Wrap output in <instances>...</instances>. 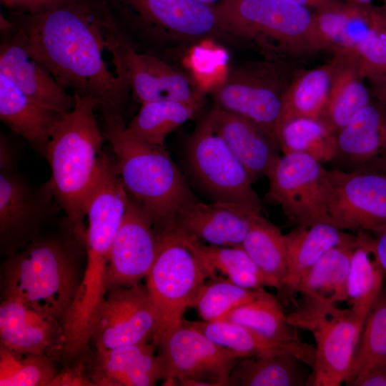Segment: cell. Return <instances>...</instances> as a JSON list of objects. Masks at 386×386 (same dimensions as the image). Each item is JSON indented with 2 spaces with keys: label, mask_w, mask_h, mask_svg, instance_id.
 <instances>
[{
  "label": "cell",
  "mask_w": 386,
  "mask_h": 386,
  "mask_svg": "<svg viewBox=\"0 0 386 386\" xmlns=\"http://www.w3.org/2000/svg\"><path fill=\"white\" fill-rule=\"evenodd\" d=\"M355 236L328 222L296 227L285 234L288 273L282 295L295 302L296 287L307 271L329 250Z\"/></svg>",
  "instance_id": "83f0119b"
},
{
  "label": "cell",
  "mask_w": 386,
  "mask_h": 386,
  "mask_svg": "<svg viewBox=\"0 0 386 386\" xmlns=\"http://www.w3.org/2000/svg\"><path fill=\"white\" fill-rule=\"evenodd\" d=\"M256 214L259 213L236 204H207L195 198L178 212L173 226L209 245L241 246Z\"/></svg>",
  "instance_id": "7402d4cb"
},
{
  "label": "cell",
  "mask_w": 386,
  "mask_h": 386,
  "mask_svg": "<svg viewBox=\"0 0 386 386\" xmlns=\"http://www.w3.org/2000/svg\"><path fill=\"white\" fill-rule=\"evenodd\" d=\"M19 152L9 139L0 137V170L15 168Z\"/></svg>",
  "instance_id": "f6af8a7d"
},
{
  "label": "cell",
  "mask_w": 386,
  "mask_h": 386,
  "mask_svg": "<svg viewBox=\"0 0 386 386\" xmlns=\"http://www.w3.org/2000/svg\"><path fill=\"white\" fill-rule=\"evenodd\" d=\"M364 321L350 308L336 307L310 330L315 343L313 386H340L347 380Z\"/></svg>",
  "instance_id": "d6986e66"
},
{
  "label": "cell",
  "mask_w": 386,
  "mask_h": 386,
  "mask_svg": "<svg viewBox=\"0 0 386 386\" xmlns=\"http://www.w3.org/2000/svg\"><path fill=\"white\" fill-rule=\"evenodd\" d=\"M214 343L231 350L241 357L291 353L312 369L315 347L301 341L282 342L267 338L239 324L226 321H187L183 322Z\"/></svg>",
  "instance_id": "f1b7e54d"
},
{
  "label": "cell",
  "mask_w": 386,
  "mask_h": 386,
  "mask_svg": "<svg viewBox=\"0 0 386 386\" xmlns=\"http://www.w3.org/2000/svg\"><path fill=\"white\" fill-rule=\"evenodd\" d=\"M49 355L19 354L0 345L1 386H51L58 375Z\"/></svg>",
  "instance_id": "f35d334b"
},
{
  "label": "cell",
  "mask_w": 386,
  "mask_h": 386,
  "mask_svg": "<svg viewBox=\"0 0 386 386\" xmlns=\"http://www.w3.org/2000/svg\"><path fill=\"white\" fill-rule=\"evenodd\" d=\"M63 327L24 303L1 297L0 345L19 354L49 355L56 360Z\"/></svg>",
  "instance_id": "cb8c5ba5"
},
{
  "label": "cell",
  "mask_w": 386,
  "mask_h": 386,
  "mask_svg": "<svg viewBox=\"0 0 386 386\" xmlns=\"http://www.w3.org/2000/svg\"><path fill=\"white\" fill-rule=\"evenodd\" d=\"M117 26L138 51L169 61L202 41L235 43L219 28L212 5L199 0H103Z\"/></svg>",
  "instance_id": "277c9868"
},
{
  "label": "cell",
  "mask_w": 386,
  "mask_h": 386,
  "mask_svg": "<svg viewBox=\"0 0 386 386\" xmlns=\"http://www.w3.org/2000/svg\"><path fill=\"white\" fill-rule=\"evenodd\" d=\"M199 254L213 274L220 270L235 284L251 290L266 286L264 276L241 246L221 247L204 244L194 238Z\"/></svg>",
  "instance_id": "74e56055"
},
{
  "label": "cell",
  "mask_w": 386,
  "mask_h": 386,
  "mask_svg": "<svg viewBox=\"0 0 386 386\" xmlns=\"http://www.w3.org/2000/svg\"><path fill=\"white\" fill-rule=\"evenodd\" d=\"M386 360V289L381 292L365 320L345 384L364 370Z\"/></svg>",
  "instance_id": "ab89813d"
},
{
  "label": "cell",
  "mask_w": 386,
  "mask_h": 386,
  "mask_svg": "<svg viewBox=\"0 0 386 386\" xmlns=\"http://www.w3.org/2000/svg\"><path fill=\"white\" fill-rule=\"evenodd\" d=\"M314 11L332 9L341 4L340 0H290Z\"/></svg>",
  "instance_id": "7dc6e473"
},
{
  "label": "cell",
  "mask_w": 386,
  "mask_h": 386,
  "mask_svg": "<svg viewBox=\"0 0 386 386\" xmlns=\"http://www.w3.org/2000/svg\"><path fill=\"white\" fill-rule=\"evenodd\" d=\"M332 52L330 88L320 119L337 134L372 96L355 49H337Z\"/></svg>",
  "instance_id": "4316f807"
},
{
  "label": "cell",
  "mask_w": 386,
  "mask_h": 386,
  "mask_svg": "<svg viewBox=\"0 0 386 386\" xmlns=\"http://www.w3.org/2000/svg\"><path fill=\"white\" fill-rule=\"evenodd\" d=\"M62 115L32 101L0 74L1 121L43 156Z\"/></svg>",
  "instance_id": "f546056e"
},
{
  "label": "cell",
  "mask_w": 386,
  "mask_h": 386,
  "mask_svg": "<svg viewBox=\"0 0 386 386\" xmlns=\"http://www.w3.org/2000/svg\"><path fill=\"white\" fill-rule=\"evenodd\" d=\"M155 326L153 305L146 284L117 287L107 292L90 343L94 350L147 342Z\"/></svg>",
  "instance_id": "2e32d148"
},
{
  "label": "cell",
  "mask_w": 386,
  "mask_h": 386,
  "mask_svg": "<svg viewBox=\"0 0 386 386\" xmlns=\"http://www.w3.org/2000/svg\"><path fill=\"white\" fill-rule=\"evenodd\" d=\"M212 6L224 34L254 43L265 59L292 61L321 51L314 11L290 0H222Z\"/></svg>",
  "instance_id": "5b68a950"
},
{
  "label": "cell",
  "mask_w": 386,
  "mask_h": 386,
  "mask_svg": "<svg viewBox=\"0 0 386 386\" xmlns=\"http://www.w3.org/2000/svg\"><path fill=\"white\" fill-rule=\"evenodd\" d=\"M360 71L366 79L372 76L386 74V41L375 34L355 48Z\"/></svg>",
  "instance_id": "b9f144b4"
},
{
  "label": "cell",
  "mask_w": 386,
  "mask_h": 386,
  "mask_svg": "<svg viewBox=\"0 0 386 386\" xmlns=\"http://www.w3.org/2000/svg\"><path fill=\"white\" fill-rule=\"evenodd\" d=\"M129 201L114 154L103 151L99 176L85 205L86 264L79 294L86 300L97 302L105 295L110 249Z\"/></svg>",
  "instance_id": "ba28073f"
},
{
  "label": "cell",
  "mask_w": 386,
  "mask_h": 386,
  "mask_svg": "<svg viewBox=\"0 0 386 386\" xmlns=\"http://www.w3.org/2000/svg\"><path fill=\"white\" fill-rule=\"evenodd\" d=\"M61 210L49 182L34 185L14 169L0 170V251L11 255L44 234Z\"/></svg>",
  "instance_id": "7c38bea8"
},
{
  "label": "cell",
  "mask_w": 386,
  "mask_h": 386,
  "mask_svg": "<svg viewBox=\"0 0 386 386\" xmlns=\"http://www.w3.org/2000/svg\"><path fill=\"white\" fill-rule=\"evenodd\" d=\"M372 98L386 105V74L366 79Z\"/></svg>",
  "instance_id": "bcb514c9"
},
{
  "label": "cell",
  "mask_w": 386,
  "mask_h": 386,
  "mask_svg": "<svg viewBox=\"0 0 386 386\" xmlns=\"http://www.w3.org/2000/svg\"><path fill=\"white\" fill-rule=\"evenodd\" d=\"M216 132L247 169L254 182L279 156L277 136L240 115L215 106L208 114Z\"/></svg>",
  "instance_id": "d4e9b609"
},
{
  "label": "cell",
  "mask_w": 386,
  "mask_h": 386,
  "mask_svg": "<svg viewBox=\"0 0 386 386\" xmlns=\"http://www.w3.org/2000/svg\"><path fill=\"white\" fill-rule=\"evenodd\" d=\"M199 1H200L202 3L209 4V5H214V4L221 1L222 0H199Z\"/></svg>",
  "instance_id": "f907efd6"
},
{
  "label": "cell",
  "mask_w": 386,
  "mask_h": 386,
  "mask_svg": "<svg viewBox=\"0 0 386 386\" xmlns=\"http://www.w3.org/2000/svg\"><path fill=\"white\" fill-rule=\"evenodd\" d=\"M205 282L190 307L204 321H217L234 307L254 299L262 290H251L235 284L227 279Z\"/></svg>",
  "instance_id": "60d3db41"
},
{
  "label": "cell",
  "mask_w": 386,
  "mask_h": 386,
  "mask_svg": "<svg viewBox=\"0 0 386 386\" xmlns=\"http://www.w3.org/2000/svg\"><path fill=\"white\" fill-rule=\"evenodd\" d=\"M330 84V61L312 69L297 68L284 95L278 127L292 119H320L327 100Z\"/></svg>",
  "instance_id": "836d02e7"
},
{
  "label": "cell",
  "mask_w": 386,
  "mask_h": 386,
  "mask_svg": "<svg viewBox=\"0 0 386 386\" xmlns=\"http://www.w3.org/2000/svg\"><path fill=\"white\" fill-rule=\"evenodd\" d=\"M379 35L386 41V29L380 32Z\"/></svg>",
  "instance_id": "f5cc1de1"
},
{
  "label": "cell",
  "mask_w": 386,
  "mask_h": 386,
  "mask_svg": "<svg viewBox=\"0 0 386 386\" xmlns=\"http://www.w3.org/2000/svg\"><path fill=\"white\" fill-rule=\"evenodd\" d=\"M347 283L349 307L362 321L383 287L385 274L375 247V237L369 232L355 233Z\"/></svg>",
  "instance_id": "1f68e13d"
},
{
  "label": "cell",
  "mask_w": 386,
  "mask_h": 386,
  "mask_svg": "<svg viewBox=\"0 0 386 386\" xmlns=\"http://www.w3.org/2000/svg\"><path fill=\"white\" fill-rule=\"evenodd\" d=\"M297 69L290 60L265 58L234 65L215 92V106L277 136L284 95Z\"/></svg>",
  "instance_id": "9c48e42d"
},
{
  "label": "cell",
  "mask_w": 386,
  "mask_h": 386,
  "mask_svg": "<svg viewBox=\"0 0 386 386\" xmlns=\"http://www.w3.org/2000/svg\"><path fill=\"white\" fill-rule=\"evenodd\" d=\"M182 324L157 346L164 380L184 386H227L229 375L242 357Z\"/></svg>",
  "instance_id": "5bb4252c"
},
{
  "label": "cell",
  "mask_w": 386,
  "mask_h": 386,
  "mask_svg": "<svg viewBox=\"0 0 386 386\" xmlns=\"http://www.w3.org/2000/svg\"><path fill=\"white\" fill-rule=\"evenodd\" d=\"M125 127L102 129L124 187L159 229L171 228L181 208L196 197L167 149L131 137Z\"/></svg>",
  "instance_id": "8992f818"
},
{
  "label": "cell",
  "mask_w": 386,
  "mask_h": 386,
  "mask_svg": "<svg viewBox=\"0 0 386 386\" xmlns=\"http://www.w3.org/2000/svg\"><path fill=\"white\" fill-rule=\"evenodd\" d=\"M162 232L129 197L110 249L106 272L107 292L132 286L147 277L158 252Z\"/></svg>",
  "instance_id": "e0dca14e"
},
{
  "label": "cell",
  "mask_w": 386,
  "mask_h": 386,
  "mask_svg": "<svg viewBox=\"0 0 386 386\" xmlns=\"http://www.w3.org/2000/svg\"><path fill=\"white\" fill-rule=\"evenodd\" d=\"M214 274L197 251L194 238L174 226L161 234L155 261L146 277L155 326L152 342L157 348L168 334L180 327L208 277Z\"/></svg>",
  "instance_id": "52a82bcc"
},
{
  "label": "cell",
  "mask_w": 386,
  "mask_h": 386,
  "mask_svg": "<svg viewBox=\"0 0 386 386\" xmlns=\"http://www.w3.org/2000/svg\"><path fill=\"white\" fill-rule=\"evenodd\" d=\"M72 0H11V11L39 14L59 9Z\"/></svg>",
  "instance_id": "7bdbcfd3"
},
{
  "label": "cell",
  "mask_w": 386,
  "mask_h": 386,
  "mask_svg": "<svg viewBox=\"0 0 386 386\" xmlns=\"http://www.w3.org/2000/svg\"><path fill=\"white\" fill-rule=\"evenodd\" d=\"M277 137L282 154H307L322 164L334 158L336 134L320 119L287 120L278 127Z\"/></svg>",
  "instance_id": "8d00e7d4"
},
{
  "label": "cell",
  "mask_w": 386,
  "mask_h": 386,
  "mask_svg": "<svg viewBox=\"0 0 386 386\" xmlns=\"http://www.w3.org/2000/svg\"><path fill=\"white\" fill-rule=\"evenodd\" d=\"M241 247L262 273L266 286L283 294L288 269L285 238L280 229L256 214Z\"/></svg>",
  "instance_id": "d6a6232c"
},
{
  "label": "cell",
  "mask_w": 386,
  "mask_h": 386,
  "mask_svg": "<svg viewBox=\"0 0 386 386\" xmlns=\"http://www.w3.org/2000/svg\"><path fill=\"white\" fill-rule=\"evenodd\" d=\"M201 108L172 101L143 103L124 131L140 142L166 148L167 135L194 117Z\"/></svg>",
  "instance_id": "e575fe53"
},
{
  "label": "cell",
  "mask_w": 386,
  "mask_h": 386,
  "mask_svg": "<svg viewBox=\"0 0 386 386\" xmlns=\"http://www.w3.org/2000/svg\"><path fill=\"white\" fill-rule=\"evenodd\" d=\"M355 237L325 253L303 276L295 292L302 300L287 315L297 328L311 330L316 323L347 301V283Z\"/></svg>",
  "instance_id": "ac0fdd59"
},
{
  "label": "cell",
  "mask_w": 386,
  "mask_h": 386,
  "mask_svg": "<svg viewBox=\"0 0 386 386\" xmlns=\"http://www.w3.org/2000/svg\"><path fill=\"white\" fill-rule=\"evenodd\" d=\"M1 1L3 2L5 7H6L7 9L10 7L11 4V0H1Z\"/></svg>",
  "instance_id": "816d5d0a"
},
{
  "label": "cell",
  "mask_w": 386,
  "mask_h": 386,
  "mask_svg": "<svg viewBox=\"0 0 386 386\" xmlns=\"http://www.w3.org/2000/svg\"><path fill=\"white\" fill-rule=\"evenodd\" d=\"M151 342L94 350L87 360L91 385L153 386L164 370Z\"/></svg>",
  "instance_id": "603a6c76"
},
{
  "label": "cell",
  "mask_w": 386,
  "mask_h": 386,
  "mask_svg": "<svg viewBox=\"0 0 386 386\" xmlns=\"http://www.w3.org/2000/svg\"><path fill=\"white\" fill-rule=\"evenodd\" d=\"M347 386H386V360L364 370L345 383Z\"/></svg>",
  "instance_id": "ee69618b"
},
{
  "label": "cell",
  "mask_w": 386,
  "mask_h": 386,
  "mask_svg": "<svg viewBox=\"0 0 386 386\" xmlns=\"http://www.w3.org/2000/svg\"><path fill=\"white\" fill-rule=\"evenodd\" d=\"M385 172H386V161H385Z\"/></svg>",
  "instance_id": "11a10c76"
},
{
  "label": "cell",
  "mask_w": 386,
  "mask_h": 386,
  "mask_svg": "<svg viewBox=\"0 0 386 386\" xmlns=\"http://www.w3.org/2000/svg\"><path fill=\"white\" fill-rule=\"evenodd\" d=\"M85 242L65 217L17 252L1 269V297L20 301L64 327L82 276Z\"/></svg>",
  "instance_id": "7a4b0ae2"
},
{
  "label": "cell",
  "mask_w": 386,
  "mask_h": 386,
  "mask_svg": "<svg viewBox=\"0 0 386 386\" xmlns=\"http://www.w3.org/2000/svg\"><path fill=\"white\" fill-rule=\"evenodd\" d=\"M315 31L322 51L355 49L370 36L386 29L382 6L342 2L314 11Z\"/></svg>",
  "instance_id": "484cf974"
},
{
  "label": "cell",
  "mask_w": 386,
  "mask_h": 386,
  "mask_svg": "<svg viewBox=\"0 0 386 386\" xmlns=\"http://www.w3.org/2000/svg\"><path fill=\"white\" fill-rule=\"evenodd\" d=\"M312 385V369L291 353L240 358L227 386Z\"/></svg>",
  "instance_id": "4dcf8cb0"
},
{
  "label": "cell",
  "mask_w": 386,
  "mask_h": 386,
  "mask_svg": "<svg viewBox=\"0 0 386 386\" xmlns=\"http://www.w3.org/2000/svg\"><path fill=\"white\" fill-rule=\"evenodd\" d=\"M107 46L122 67L131 96L140 104L172 101L202 107L204 90L191 76L169 61L137 50L112 16L106 28Z\"/></svg>",
  "instance_id": "30bf717a"
},
{
  "label": "cell",
  "mask_w": 386,
  "mask_h": 386,
  "mask_svg": "<svg viewBox=\"0 0 386 386\" xmlns=\"http://www.w3.org/2000/svg\"><path fill=\"white\" fill-rule=\"evenodd\" d=\"M266 176L268 198L280 206L296 227L330 222L327 206V170L322 163L305 154H282Z\"/></svg>",
  "instance_id": "4fadbf2b"
},
{
  "label": "cell",
  "mask_w": 386,
  "mask_h": 386,
  "mask_svg": "<svg viewBox=\"0 0 386 386\" xmlns=\"http://www.w3.org/2000/svg\"><path fill=\"white\" fill-rule=\"evenodd\" d=\"M0 74L45 108L64 114L75 107L74 94L69 93L41 63L30 56L23 34L18 30L1 44Z\"/></svg>",
  "instance_id": "44dd1931"
},
{
  "label": "cell",
  "mask_w": 386,
  "mask_h": 386,
  "mask_svg": "<svg viewBox=\"0 0 386 386\" xmlns=\"http://www.w3.org/2000/svg\"><path fill=\"white\" fill-rule=\"evenodd\" d=\"M245 326L263 336L282 342L301 341L280 302L262 289L252 300L239 305L221 320Z\"/></svg>",
  "instance_id": "d590c367"
},
{
  "label": "cell",
  "mask_w": 386,
  "mask_h": 386,
  "mask_svg": "<svg viewBox=\"0 0 386 386\" xmlns=\"http://www.w3.org/2000/svg\"><path fill=\"white\" fill-rule=\"evenodd\" d=\"M74 94L75 107L58 121L44 157L54 197L72 230L85 242V205L99 176L105 138L95 117V101Z\"/></svg>",
  "instance_id": "3957f363"
},
{
  "label": "cell",
  "mask_w": 386,
  "mask_h": 386,
  "mask_svg": "<svg viewBox=\"0 0 386 386\" xmlns=\"http://www.w3.org/2000/svg\"><path fill=\"white\" fill-rule=\"evenodd\" d=\"M382 2V8L384 9L385 11L386 12V0H381Z\"/></svg>",
  "instance_id": "db71d44e"
},
{
  "label": "cell",
  "mask_w": 386,
  "mask_h": 386,
  "mask_svg": "<svg viewBox=\"0 0 386 386\" xmlns=\"http://www.w3.org/2000/svg\"><path fill=\"white\" fill-rule=\"evenodd\" d=\"M110 16L103 0H72L51 11H10L9 17L23 34L30 56L61 86L95 101L103 127L126 126L131 95L125 75L112 71L104 56Z\"/></svg>",
  "instance_id": "6da1fadb"
},
{
  "label": "cell",
  "mask_w": 386,
  "mask_h": 386,
  "mask_svg": "<svg viewBox=\"0 0 386 386\" xmlns=\"http://www.w3.org/2000/svg\"><path fill=\"white\" fill-rule=\"evenodd\" d=\"M386 105L372 98L336 134L332 162L344 171L385 172Z\"/></svg>",
  "instance_id": "ffe728a7"
},
{
  "label": "cell",
  "mask_w": 386,
  "mask_h": 386,
  "mask_svg": "<svg viewBox=\"0 0 386 386\" xmlns=\"http://www.w3.org/2000/svg\"><path fill=\"white\" fill-rule=\"evenodd\" d=\"M375 247L377 254L386 277V228L375 234Z\"/></svg>",
  "instance_id": "c3c4849f"
},
{
  "label": "cell",
  "mask_w": 386,
  "mask_h": 386,
  "mask_svg": "<svg viewBox=\"0 0 386 386\" xmlns=\"http://www.w3.org/2000/svg\"><path fill=\"white\" fill-rule=\"evenodd\" d=\"M330 221L350 232L386 228V172L327 170Z\"/></svg>",
  "instance_id": "9a60e30c"
},
{
  "label": "cell",
  "mask_w": 386,
  "mask_h": 386,
  "mask_svg": "<svg viewBox=\"0 0 386 386\" xmlns=\"http://www.w3.org/2000/svg\"><path fill=\"white\" fill-rule=\"evenodd\" d=\"M345 3L354 4H361V5H368L372 4L373 0H340Z\"/></svg>",
  "instance_id": "681fc988"
},
{
  "label": "cell",
  "mask_w": 386,
  "mask_h": 386,
  "mask_svg": "<svg viewBox=\"0 0 386 386\" xmlns=\"http://www.w3.org/2000/svg\"><path fill=\"white\" fill-rule=\"evenodd\" d=\"M186 159L193 178L214 201L260 212L261 201L249 174L214 129L208 114L187 141Z\"/></svg>",
  "instance_id": "8fae6325"
}]
</instances>
